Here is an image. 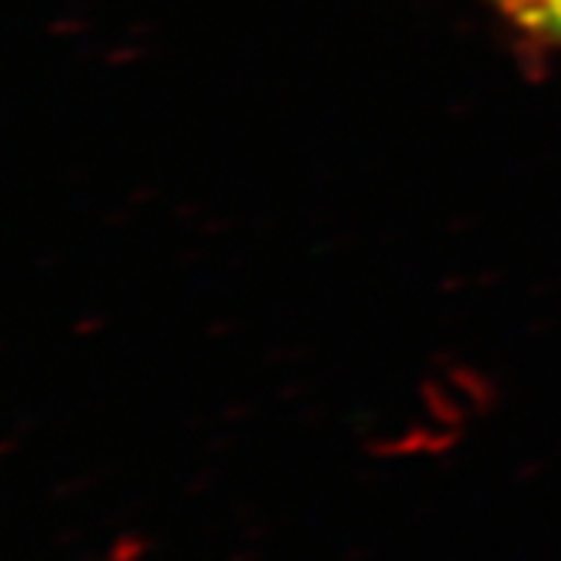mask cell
Instances as JSON below:
<instances>
[{"label":"cell","mask_w":561,"mask_h":561,"mask_svg":"<svg viewBox=\"0 0 561 561\" xmlns=\"http://www.w3.org/2000/svg\"><path fill=\"white\" fill-rule=\"evenodd\" d=\"M500 3L522 25L546 38L561 41V0H500Z\"/></svg>","instance_id":"obj_1"}]
</instances>
